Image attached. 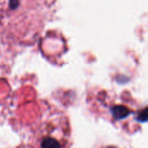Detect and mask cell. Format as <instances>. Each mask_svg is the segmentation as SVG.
Instances as JSON below:
<instances>
[{"mask_svg":"<svg viewBox=\"0 0 148 148\" xmlns=\"http://www.w3.org/2000/svg\"><path fill=\"white\" fill-rule=\"evenodd\" d=\"M70 128L68 121L60 114L44 120L30 138L28 148H69Z\"/></svg>","mask_w":148,"mask_h":148,"instance_id":"1","label":"cell"},{"mask_svg":"<svg viewBox=\"0 0 148 148\" xmlns=\"http://www.w3.org/2000/svg\"><path fill=\"white\" fill-rule=\"evenodd\" d=\"M100 148H119L115 146H112V145H108V146H103V147H101Z\"/></svg>","mask_w":148,"mask_h":148,"instance_id":"2","label":"cell"}]
</instances>
